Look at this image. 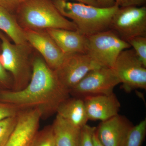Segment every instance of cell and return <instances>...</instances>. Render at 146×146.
<instances>
[{
    "instance_id": "6da1fadb",
    "label": "cell",
    "mask_w": 146,
    "mask_h": 146,
    "mask_svg": "<svg viewBox=\"0 0 146 146\" xmlns=\"http://www.w3.org/2000/svg\"><path fill=\"white\" fill-rule=\"evenodd\" d=\"M31 65L32 72L28 84L19 91L0 90V102L22 110L38 108L42 117H48L56 112L59 105L70 98V92L36 52L33 55Z\"/></svg>"
},
{
    "instance_id": "7a4b0ae2",
    "label": "cell",
    "mask_w": 146,
    "mask_h": 146,
    "mask_svg": "<svg viewBox=\"0 0 146 146\" xmlns=\"http://www.w3.org/2000/svg\"><path fill=\"white\" fill-rule=\"evenodd\" d=\"M63 16L72 21L78 31L86 36L110 29L111 20L119 7H110L94 6L67 0H52Z\"/></svg>"
},
{
    "instance_id": "3957f363",
    "label": "cell",
    "mask_w": 146,
    "mask_h": 146,
    "mask_svg": "<svg viewBox=\"0 0 146 146\" xmlns=\"http://www.w3.org/2000/svg\"><path fill=\"white\" fill-rule=\"evenodd\" d=\"M15 15L25 30L78 31L76 25L58 11L52 0H27L19 7Z\"/></svg>"
},
{
    "instance_id": "277c9868",
    "label": "cell",
    "mask_w": 146,
    "mask_h": 146,
    "mask_svg": "<svg viewBox=\"0 0 146 146\" xmlns=\"http://www.w3.org/2000/svg\"><path fill=\"white\" fill-rule=\"evenodd\" d=\"M0 40L1 43L0 62L12 77V90L19 91L25 87L30 81L34 49L28 42L21 44L12 43L1 31Z\"/></svg>"
},
{
    "instance_id": "5b68a950",
    "label": "cell",
    "mask_w": 146,
    "mask_h": 146,
    "mask_svg": "<svg viewBox=\"0 0 146 146\" xmlns=\"http://www.w3.org/2000/svg\"><path fill=\"white\" fill-rule=\"evenodd\" d=\"M87 36L86 54L102 67L113 68L121 52L131 48L111 29Z\"/></svg>"
},
{
    "instance_id": "8992f818",
    "label": "cell",
    "mask_w": 146,
    "mask_h": 146,
    "mask_svg": "<svg viewBox=\"0 0 146 146\" xmlns=\"http://www.w3.org/2000/svg\"><path fill=\"white\" fill-rule=\"evenodd\" d=\"M110 29L126 41L133 37L146 36V7H119L112 17Z\"/></svg>"
},
{
    "instance_id": "52a82bcc",
    "label": "cell",
    "mask_w": 146,
    "mask_h": 146,
    "mask_svg": "<svg viewBox=\"0 0 146 146\" xmlns=\"http://www.w3.org/2000/svg\"><path fill=\"white\" fill-rule=\"evenodd\" d=\"M113 69L126 91L146 89V67L129 48L121 52Z\"/></svg>"
},
{
    "instance_id": "ba28073f",
    "label": "cell",
    "mask_w": 146,
    "mask_h": 146,
    "mask_svg": "<svg viewBox=\"0 0 146 146\" xmlns=\"http://www.w3.org/2000/svg\"><path fill=\"white\" fill-rule=\"evenodd\" d=\"M121 83L113 68L102 67L90 71L74 88L70 94L81 98L113 93L115 86Z\"/></svg>"
},
{
    "instance_id": "9c48e42d",
    "label": "cell",
    "mask_w": 146,
    "mask_h": 146,
    "mask_svg": "<svg viewBox=\"0 0 146 146\" xmlns=\"http://www.w3.org/2000/svg\"><path fill=\"white\" fill-rule=\"evenodd\" d=\"M102 67L86 54L75 53L66 55L54 71L60 83L70 92L90 71Z\"/></svg>"
},
{
    "instance_id": "30bf717a",
    "label": "cell",
    "mask_w": 146,
    "mask_h": 146,
    "mask_svg": "<svg viewBox=\"0 0 146 146\" xmlns=\"http://www.w3.org/2000/svg\"><path fill=\"white\" fill-rule=\"evenodd\" d=\"M25 31L27 42L51 69L56 70L63 63L66 55L52 37L46 30L25 29Z\"/></svg>"
},
{
    "instance_id": "8fae6325",
    "label": "cell",
    "mask_w": 146,
    "mask_h": 146,
    "mask_svg": "<svg viewBox=\"0 0 146 146\" xmlns=\"http://www.w3.org/2000/svg\"><path fill=\"white\" fill-rule=\"evenodd\" d=\"M42 112L38 108L22 110L13 133L5 146H31L39 130Z\"/></svg>"
},
{
    "instance_id": "7c38bea8",
    "label": "cell",
    "mask_w": 146,
    "mask_h": 146,
    "mask_svg": "<svg viewBox=\"0 0 146 146\" xmlns=\"http://www.w3.org/2000/svg\"><path fill=\"white\" fill-rule=\"evenodd\" d=\"M133 125L123 116L118 115L102 121L96 131L105 146H123L128 133Z\"/></svg>"
},
{
    "instance_id": "4fadbf2b",
    "label": "cell",
    "mask_w": 146,
    "mask_h": 146,
    "mask_svg": "<svg viewBox=\"0 0 146 146\" xmlns=\"http://www.w3.org/2000/svg\"><path fill=\"white\" fill-rule=\"evenodd\" d=\"M88 119L106 121L119 114L121 104L114 93L87 96L83 99Z\"/></svg>"
},
{
    "instance_id": "5bb4252c",
    "label": "cell",
    "mask_w": 146,
    "mask_h": 146,
    "mask_svg": "<svg viewBox=\"0 0 146 146\" xmlns=\"http://www.w3.org/2000/svg\"><path fill=\"white\" fill-rule=\"evenodd\" d=\"M46 31L65 54H86L88 36L80 32L64 29Z\"/></svg>"
},
{
    "instance_id": "9a60e30c",
    "label": "cell",
    "mask_w": 146,
    "mask_h": 146,
    "mask_svg": "<svg viewBox=\"0 0 146 146\" xmlns=\"http://www.w3.org/2000/svg\"><path fill=\"white\" fill-rule=\"evenodd\" d=\"M56 113L73 125L80 128L86 125L89 120L83 99L78 97L69 98L62 102Z\"/></svg>"
},
{
    "instance_id": "2e32d148",
    "label": "cell",
    "mask_w": 146,
    "mask_h": 146,
    "mask_svg": "<svg viewBox=\"0 0 146 146\" xmlns=\"http://www.w3.org/2000/svg\"><path fill=\"white\" fill-rule=\"evenodd\" d=\"M52 125L55 146H80L81 128L57 115Z\"/></svg>"
},
{
    "instance_id": "e0dca14e",
    "label": "cell",
    "mask_w": 146,
    "mask_h": 146,
    "mask_svg": "<svg viewBox=\"0 0 146 146\" xmlns=\"http://www.w3.org/2000/svg\"><path fill=\"white\" fill-rule=\"evenodd\" d=\"M0 31L16 44H21L28 42L25 30L18 23L15 14L1 7Z\"/></svg>"
},
{
    "instance_id": "ac0fdd59",
    "label": "cell",
    "mask_w": 146,
    "mask_h": 146,
    "mask_svg": "<svg viewBox=\"0 0 146 146\" xmlns=\"http://www.w3.org/2000/svg\"><path fill=\"white\" fill-rule=\"evenodd\" d=\"M146 133V119L133 126L128 133L123 146H141Z\"/></svg>"
},
{
    "instance_id": "d6986e66",
    "label": "cell",
    "mask_w": 146,
    "mask_h": 146,
    "mask_svg": "<svg viewBox=\"0 0 146 146\" xmlns=\"http://www.w3.org/2000/svg\"><path fill=\"white\" fill-rule=\"evenodd\" d=\"M18 115L0 121V146H5L16 127Z\"/></svg>"
},
{
    "instance_id": "ffe728a7",
    "label": "cell",
    "mask_w": 146,
    "mask_h": 146,
    "mask_svg": "<svg viewBox=\"0 0 146 146\" xmlns=\"http://www.w3.org/2000/svg\"><path fill=\"white\" fill-rule=\"evenodd\" d=\"M31 146H55L52 125L38 130Z\"/></svg>"
},
{
    "instance_id": "44dd1931",
    "label": "cell",
    "mask_w": 146,
    "mask_h": 146,
    "mask_svg": "<svg viewBox=\"0 0 146 146\" xmlns=\"http://www.w3.org/2000/svg\"><path fill=\"white\" fill-rule=\"evenodd\" d=\"M127 42L132 47L140 60L146 67V36H136L128 39Z\"/></svg>"
},
{
    "instance_id": "7402d4cb",
    "label": "cell",
    "mask_w": 146,
    "mask_h": 146,
    "mask_svg": "<svg viewBox=\"0 0 146 146\" xmlns=\"http://www.w3.org/2000/svg\"><path fill=\"white\" fill-rule=\"evenodd\" d=\"M1 53V43L0 40V55ZM13 80L10 74L3 67L0 62V90H12Z\"/></svg>"
},
{
    "instance_id": "603a6c76",
    "label": "cell",
    "mask_w": 146,
    "mask_h": 146,
    "mask_svg": "<svg viewBox=\"0 0 146 146\" xmlns=\"http://www.w3.org/2000/svg\"><path fill=\"white\" fill-rule=\"evenodd\" d=\"M22 110L13 104L0 102V121L5 118L16 116Z\"/></svg>"
},
{
    "instance_id": "cb8c5ba5",
    "label": "cell",
    "mask_w": 146,
    "mask_h": 146,
    "mask_svg": "<svg viewBox=\"0 0 146 146\" xmlns=\"http://www.w3.org/2000/svg\"><path fill=\"white\" fill-rule=\"evenodd\" d=\"M96 127L87 124L81 129L80 146H93V133Z\"/></svg>"
},
{
    "instance_id": "d4e9b609",
    "label": "cell",
    "mask_w": 146,
    "mask_h": 146,
    "mask_svg": "<svg viewBox=\"0 0 146 146\" xmlns=\"http://www.w3.org/2000/svg\"><path fill=\"white\" fill-rule=\"evenodd\" d=\"M27 0H0V7L15 14L22 4Z\"/></svg>"
},
{
    "instance_id": "484cf974",
    "label": "cell",
    "mask_w": 146,
    "mask_h": 146,
    "mask_svg": "<svg viewBox=\"0 0 146 146\" xmlns=\"http://www.w3.org/2000/svg\"><path fill=\"white\" fill-rule=\"evenodd\" d=\"M146 0H116V4L119 7L145 6Z\"/></svg>"
},
{
    "instance_id": "4316f807",
    "label": "cell",
    "mask_w": 146,
    "mask_h": 146,
    "mask_svg": "<svg viewBox=\"0 0 146 146\" xmlns=\"http://www.w3.org/2000/svg\"><path fill=\"white\" fill-rule=\"evenodd\" d=\"M100 7H110L116 5V0H96Z\"/></svg>"
},
{
    "instance_id": "83f0119b",
    "label": "cell",
    "mask_w": 146,
    "mask_h": 146,
    "mask_svg": "<svg viewBox=\"0 0 146 146\" xmlns=\"http://www.w3.org/2000/svg\"><path fill=\"white\" fill-rule=\"evenodd\" d=\"M93 146H105L100 141L96 131V127L94 130L93 135Z\"/></svg>"
},
{
    "instance_id": "f1b7e54d",
    "label": "cell",
    "mask_w": 146,
    "mask_h": 146,
    "mask_svg": "<svg viewBox=\"0 0 146 146\" xmlns=\"http://www.w3.org/2000/svg\"><path fill=\"white\" fill-rule=\"evenodd\" d=\"M74 1H77L78 2L83 3L89 5L100 7L99 5L96 0H74Z\"/></svg>"
}]
</instances>
